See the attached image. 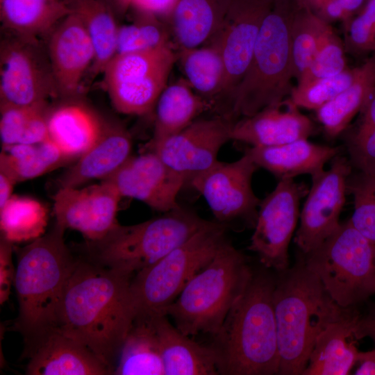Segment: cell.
Here are the masks:
<instances>
[{
    "label": "cell",
    "mask_w": 375,
    "mask_h": 375,
    "mask_svg": "<svg viewBox=\"0 0 375 375\" xmlns=\"http://www.w3.org/2000/svg\"><path fill=\"white\" fill-rule=\"evenodd\" d=\"M273 293L281 375H302L319 335L353 312L340 306L300 257L278 272Z\"/></svg>",
    "instance_id": "obj_2"
},
{
    "label": "cell",
    "mask_w": 375,
    "mask_h": 375,
    "mask_svg": "<svg viewBox=\"0 0 375 375\" xmlns=\"http://www.w3.org/2000/svg\"><path fill=\"white\" fill-rule=\"evenodd\" d=\"M354 372L356 375H375V348L367 351H359L357 354Z\"/></svg>",
    "instance_id": "obj_49"
},
{
    "label": "cell",
    "mask_w": 375,
    "mask_h": 375,
    "mask_svg": "<svg viewBox=\"0 0 375 375\" xmlns=\"http://www.w3.org/2000/svg\"><path fill=\"white\" fill-rule=\"evenodd\" d=\"M47 222L48 210L33 198L12 195L0 208L1 237L12 243L38 238Z\"/></svg>",
    "instance_id": "obj_35"
},
{
    "label": "cell",
    "mask_w": 375,
    "mask_h": 375,
    "mask_svg": "<svg viewBox=\"0 0 375 375\" xmlns=\"http://www.w3.org/2000/svg\"><path fill=\"white\" fill-rule=\"evenodd\" d=\"M77 15L91 40L94 60L92 75L103 73L117 53L119 25L117 12L110 0H65Z\"/></svg>",
    "instance_id": "obj_29"
},
{
    "label": "cell",
    "mask_w": 375,
    "mask_h": 375,
    "mask_svg": "<svg viewBox=\"0 0 375 375\" xmlns=\"http://www.w3.org/2000/svg\"><path fill=\"white\" fill-rule=\"evenodd\" d=\"M176 60L172 43L116 54L102 73L103 85L114 108L126 115L150 112L167 85Z\"/></svg>",
    "instance_id": "obj_10"
},
{
    "label": "cell",
    "mask_w": 375,
    "mask_h": 375,
    "mask_svg": "<svg viewBox=\"0 0 375 375\" xmlns=\"http://www.w3.org/2000/svg\"><path fill=\"white\" fill-rule=\"evenodd\" d=\"M58 99L43 40L1 28L0 105L31 106Z\"/></svg>",
    "instance_id": "obj_11"
},
{
    "label": "cell",
    "mask_w": 375,
    "mask_h": 375,
    "mask_svg": "<svg viewBox=\"0 0 375 375\" xmlns=\"http://www.w3.org/2000/svg\"><path fill=\"white\" fill-rule=\"evenodd\" d=\"M28 375H108L112 372L85 345L56 328L25 353Z\"/></svg>",
    "instance_id": "obj_20"
},
{
    "label": "cell",
    "mask_w": 375,
    "mask_h": 375,
    "mask_svg": "<svg viewBox=\"0 0 375 375\" xmlns=\"http://www.w3.org/2000/svg\"><path fill=\"white\" fill-rule=\"evenodd\" d=\"M356 67L331 76L293 87L288 101L299 108L317 110L333 99L353 81Z\"/></svg>",
    "instance_id": "obj_40"
},
{
    "label": "cell",
    "mask_w": 375,
    "mask_h": 375,
    "mask_svg": "<svg viewBox=\"0 0 375 375\" xmlns=\"http://www.w3.org/2000/svg\"><path fill=\"white\" fill-rule=\"evenodd\" d=\"M72 162L49 138L38 144L1 146L0 172L16 183Z\"/></svg>",
    "instance_id": "obj_33"
},
{
    "label": "cell",
    "mask_w": 375,
    "mask_h": 375,
    "mask_svg": "<svg viewBox=\"0 0 375 375\" xmlns=\"http://www.w3.org/2000/svg\"><path fill=\"white\" fill-rule=\"evenodd\" d=\"M360 315H350L329 324L317 337L302 375H346L356 365L358 350L353 329Z\"/></svg>",
    "instance_id": "obj_27"
},
{
    "label": "cell",
    "mask_w": 375,
    "mask_h": 375,
    "mask_svg": "<svg viewBox=\"0 0 375 375\" xmlns=\"http://www.w3.org/2000/svg\"><path fill=\"white\" fill-rule=\"evenodd\" d=\"M177 0H128V9L153 14L167 20Z\"/></svg>",
    "instance_id": "obj_46"
},
{
    "label": "cell",
    "mask_w": 375,
    "mask_h": 375,
    "mask_svg": "<svg viewBox=\"0 0 375 375\" xmlns=\"http://www.w3.org/2000/svg\"><path fill=\"white\" fill-rule=\"evenodd\" d=\"M233 0H177L167 21L178 49L207 44L226 18Z\"/></svg>",
    "instance_id": "obj_26"
},
{
    "label": "cell",
    "mask_w": 375,
    "mask_h": 375,
    "mask_svg": "<svg viewBox=\"0 0 375 375\" xmlns=\"http://www.w3.org/2000/svg\"><path fill=\"white\" fill-rule=\"evenodd\" d=\"M58 99L81 98L83 83L94 60V51L82 22L72 11L44 39Z\"/></svg>",
    "instance_id": "obj_19"
},
{
    "label": "cell",
    "mask_w": 375,
    "mask_h": 375,
    "mask_svg": "<svg viewBox=\"0 0 375 375\" xmlns=\"http://www.w3.org/2000/svg\"><path fill=\"white\" fill-rule=\"evenodd\" d=\"M258 1L268 3H272L274 1V0H258Z\"/></svg>",
    "instance_id": "obj_52"
},
{
    "label": "cell",
    "mask_w": 375,
    "mask_h": 375,
    "mask_svg": "<svg viewBox=\"0 0 375 375\" xmlns=\"http://www.w3.org/2000/svg\"><path fill=\"white\" fill-rule=\"evenodd\" d=\"M122 198L106 181L84 188H58L53 197L56 222L80 232L88 241L98 240L119 224L117 212Z\"/></svg>",
    "instance_id": "obj_17"
},
{
    "label": "cell",
    "mask_w": 375,
    "mask_h": 375,
    "mask_svg": "<svg viewBox=\"0 0 375 375\" xmlns=\"http://www.w3.org/2000/svg\"><path fill=\"white\" fill-rule=\"evenodd\" d=\"M304 256L307 267L340 306L355 308L375 293V244L349 219Z\"/></svg>",
    "instance_id": "obj_9"
},
{
    "label": "cell",
    "mask_w": 375,
    "mask_h": 375,
    "mask_svg": "<svg viewBox=\"0 0 375 375\" xmlns=\"http://www.w3.org/2000/svg\"><path fill=\"white\" fill-rule=\"evenodd\" d=\"M253 273L244 254L226 240L166 309L165 315L187 335L215 336Z\"/></svg>",
    "instance_id": "obj_5"
},
{
    "label": "cell",
    "mask_w": 375,
    "mask_h": 375,
    "mask_svg": "<svg viewBox=\"0 0 375 375\" xmlns=\"http://www.w3.org/2000/svg\"><path fill=\"white\" fill-rule=\"evenodd\" d=\"M308 192L294 178L281 179L260 201L249 249L265 267L277 272L289 267L288 248L300 216V201Z\"/></svg>",
    "instance_id": "obj_13"
},
{
    "label": "cell",
    "mask_w": 375,
    "mask_h": 375,
    "mask_svg": "<svg viewBox=\"0 0 375 375\" xmlns=\"http://www.w3.org/2000/svg\"><path fill=\"white\" fill-rule=\"evenodd\" d=\"M294 0H274L263 18L252 58L236 93L233 118L249 117L281 105L294 78L290 30Z\"/></svg>",
    "instance_id": "obj_6"
},
{
    "label": "cell",
    "mask_w": 375,
    "mask_h": 375,
    "mask_svg": "<svg viewBox=\"0 0 375 375\" xmlns=\"http://www.w3.org/2000/svg\"><path fill=\"white\" fill-rule=\"evenodd\" d=\"M131 133L119 122L109 119L97 141L58 178L60 188H78L113 174L131 156Z\"/></svg>",
    "instance_id": "obj_22"
},
{
    "label": "cell",
    "mask_w": 375,
    "mask_h": 375,
    "mask_svg": "<svg viewBox=\"0 0 375 375\" xmlns=\"http://www.w3.org/2000/svg\"><path fill=\"white\" fill-rule=\"evenodd\" d=\"M272 4L258 0H233L222 27L208 42L218 47L224 67L221 93L213 110L217 115L234 120L236 93L249 67L263 18Z\"/></svg>",
    "instance_id": "obj_12"
},
{
    "label": "cell",
    "mask_w": 375,
    "mask_h": 375,
    "mask_svg": "<svg viewBox=\"0 0 375 375\" xmlns=\"http://www.w3.org/2000/svg\"><path fill=\"white\" fill-rule=\"evenodd\" d=\"M347 192L353 199V212L349 219L351 224L375 244V172L351 173L347 181Z\"/></svg>",
    "instance_id": "obj_39"
},
{
    "label": "cell",
    "mask_w": 375,
    "mask_h": 375,
    "mask_svg": "<svg viewBox=\"0 0 375 375\" xmlns=\"http://www.w3.org/2000/svg\"><path fill=\"white\" fill-rule=\"evenodd\" d=\"M106 121L81 98L59 99L49 108V138L75 162L99 138Z\"/></svg>",
    "instance_id": "obj_23"
},
{
    "label": "cell",
    "mask_w": 375,
    "mask_h": 375,
    "mask_svg": "<svg viewBox=\"0 0 375 375\" xmlns=\"http://www.w3.org/2000/svg\"><path fill=\"white\" fill-rule=\"evenodd\" d=\"M344 40L331 26L320 41L311 62L303 72L297 85L336 75L348 68Z\"/></svg>",
    "instance_id": "obj_41"
},
{
    "label": "cell",
    "mask_w": 375,
    "mask_h": 375,
    "mask_svg": "<svg viewBox=\"0 0 375 375\" xmlns=\"http://www.w3.org/2000/svg\"><path fill=\"white\" fill-rule=\"evenodd\" d=\"M49 103L31 106L0 105L1 146L38 144L49 139Z\"/></svg>",
    "instance_id": "obj_36"
},
{
    "label": "cell",
    "mask_w": 375,
    "mask_h": 375,
    "mask_svg": "<svg viewBox=\"0 0 375 375\" xmlns=\"http://www.w3.org/2000/svg\"><path fill=\"white\" fill-rule=\"evenodd\" d=\"M331 26V24L296 5L290 36L294 77L297 81L311 62L321 40Z\"/></svg>",
    "instance_id": "obj_37"
},
{
    "label": "cell",
    "mask_w": 375,
    "mask_h": 375,
    "mask_svg": "<svg viewBox=\"0 0 375 375\" xmlns=\"http://www.w3.org/2000/svg\"><path fill=\"white\" fill-rule=\"evenodd\" d=\"M65 230L55 222L17 251L14 285L19 312L14 329L23 336L24 353L58 327L64 291L77 262L65 242Z\"/></svg>",
    "instance_id": "obj_3"
},
{
    "label": "cell",
    "mask_w": 375,
    "mask_h": 375,
    "mask_svg": "<svg viewBox=\"0 0 375 375\" xmlns=\"http://www.w3.org/2000/svg\"><path fill=\"white\" fill-rule=\"evenodd\" d=\"M185 80L214 110L221 93L224 67L218 47L208 43L196 48L179 49L177 54Z\"/></svg>",
    "instance_id": "obj_34"
},
{
    "label": "cell",
    "mask_w": 375,
    "mask_h": 375,
    "mask_svg": "<svg viewBox=\"0 0 375 375\" xmlns=\"http://www.w3.org/2000/svg\"><path fill=\"white\" fill-rule=\"evenodd\" d=\"M347 53L362 56L372 52L375 42V0H367L344 29Z\"/></svg>",
    "instance_id": "obj_42"
},
{
    "label": "cell",
    "mask_w": 375,
    "mask_h": 375,
    "mask_svg": "<svg viewBox=\"0 0 375 375\" xmlns=\"http://www.w3.org/2000/svg\"><path fill=\"white\" fill-rule=\"evenodd\" d=\"M153 138L150 142L163 140L177 134L206 110L211 104L194 92L185 78L167 85L155 106Z\"/></svg>",
    "instance_id": "obj_28"
},
{
    "label": "cell",
    "mask_w": 375,
    "mask_h": 375,
    "mask_svg": "<svg viewBox=\"0 0 375 375\" xmlns=\"http://www.w3.org/2000/svg\"><path fill=\"white\" fill-rule=\"evenodd\" d=\"M210 222L180 207L137 224H118L102 238L87 240L84 258L134 275L158 261Z\"/></svg>",
    "instance_id": "obj_7"
},
{
    "label": "cell",
    "mask_w": 375,
    "mask_h": 375,
    "mask_svg": "<svg viewBox=\"0 0 375 375\" xmlns=\"http://www.w3.org/2000/svg\"><path fill=\"white\" fill-rule=\"evenodd\" d=\"M16 183L4 173L0 172V208L3 207L13 195Z\"/></svg>",
    "instance_id": "obj_50"
},
{
    "label": "cell",
    "mask_w": 375,
    "mask_h": 375,
    "mask_svg": "<svg viewBox=\"0 0 375 375\" xmlns=\"http://www.w3.org/2000/svg\"><path fill=\"white\" fill-rule=\"evenodd\" d=\"M353 333L356 340L367 337L375 342V304H372L365 314H360Z\"/></svg>",
    "instance_id": "obj_48"
},
{
    "label": "cell",
    "mask_w": 375,
    "mask_h": 375,
    "mask_svg": "<svg viewBox=\"0 0 375 375\" xmlns=\"http://www.w3.org/2000/svg\"><path fill=\"white\" fill-rule=\"evenodd\" d=\"M114 374L164 375L159 340L152 317L133 319Z\"/></svg>",
    "instance_id": "obj_32"
},
{
    "label": "cell",
    "mask_w": 375,
    "mask_h": 375,
    "mask_svg": "<svg viewBox=\"0 0 375 375\" xmlns=\"http://www.w3.org/2000/svg\"><path fill=\"white\" fill-rule=\"evenodd\" d=\"M159 340L164 375H218L212 347L200 344L170 323L167 315L152 317Z\"/></svg>",
    "instance_id": "obj_25"
},
{
    "label": "cell",
    "mask_w": 375,
    "mask_h": 375,
    "mask_svg": "<svg viewBox=\"0 0 375 375\" xmlns=\"http://www.w3.org/2000/svg\"><path fill=\"white\" fill-rule=\"evenodd\" d=\"M117 14H124L128 10V0H110Z\"/></svg>",
    "instance_id": "obj_51"
},
{
    "label": "cell",
    "mask_w": 375,
    "mask_h": 375,
    "mask_svg": "<svg viewBox=\"0 0 375 375\" xmlns=\"http://www.w3.org/2000/svg\"><path fill=\"white\" fill-rule=\"evenodd\" d=\"M235 121L216 115L196 119L185 129L156 142H149V151L156 153L187 182L217 162L221 148L231 140Z\"/></svg>",
    "instance_id": "obj_16"
},
{
    "label": "cell",
    "mask_w": 375,
    "mask_h": 375,
    "mask_svg": "<svg viewBox=\"0 0 375 375\" xmlns=\"http://www.w3.org/2000/svg\"><path fill=\"white\" fill-rule=\"evenodd\" d=\"M226 225L210 222L186 242L131 278L129 296L136 317L165 315L188 283L226 240Z\"/></svg>",
    "instance_id": "obj_8"
},
{
    "label": "cell",
    "mask_w": 375,
    "mask_h": 375,
    "mask_svg": "<svg viewBox=\"0 0 375 375\" xmlns=\"http://www.w3.org/2000/svg\"><path fill=\"white\" fill-rule=\"evenodd\" d=\"M375 51V42L374 44V46L372 47V52Z\"/></svg>",
    "instance_id": "obj_53"
},
{
    "label": "cell",
    "mask_w": 375,
    "mask_h": 375,
    "mask_svg": "<svg viewBox=\"0 0 375 375\" xmlns=\"http://www.w3.org/2000/svg\"><path fill=\"white\" fill-rule=\"evenodd\" d=\"M360 66L352 83L333 99L315 110L326 134L335 138L342 133L360 113L375 86V51Z\"/></svg>",
    "instance_id": "obj_31"
},
{
    "label": "cell",
    "mask_w": 375,
    "mask_h": 375,
    "mask_svg": "<svg viewBox=\"0 0 375 375\" xmlns=\"http://www.w3.org/2000/svg\"><path fill=\"white\" fill-rule=\"evenodd\" d=\"M133 21L119 26L116 54L142 51L172 43L167 24L158 17L132 9Z\"/></svg>",
    "instance_id": "obj_38"
},
{
    "label": "cell",
    "mask_w": 375,
    "mask_h": 375,
    "mask_svg": "<svg viewBox=\"0 0 375 375\" xmlns=\"http://www.w3.org/2000/svg\"><path fill=\"white\" fill-rule=\"evenodd\" d=\"M351 173L349 160L338 155L329 169L311 176V187L300 212V225L294 237L302 254L317 247L339 226Z\"/></svg>",
    "instance_id": "obj_15"
},
{
    "label": "cell",
    "mask_w": 375,
    "mask_h": 375,
    "mask_svg": "<svg viewBox=\"0 0 375 375\" xmlns=\"http://www.w3.org/2000/svg\"><path fill=\"white\" fill-rule=\"evenodd\" d=\"M276 278L253 273L212 345L223 375L278 374L279 352L273 293Z\"/></svg>",
    "instance_id": "obj_4"
},
{
    "label": "cell",
    "mask_w": 375,
    "mask_h": 375,
    "mask_svg": "<svg viewBox=\"0 0 375 375\" xmlns=\"http://www.w3.org/2000/svg\"><path fill=\"white\" fill-rule=\"evenodd\" d=\"M367 0H294L296 5L332 24L340 21L345 29Z\"/></svg>",
    "instance_id": "obj_43"
},
{
    "label": "cell",
    "mask_w": 375,
    "mask_h": 375,
    "mask_svg": "<svg viewBox=\"0 0 375 375\" xmlns=\"http://www.w3.org/2000/svg\"><path fill=\"white\" fill-rule=\"evenodd\" d=\"M133 276L77 258L60 306L57 328L85 345L112 374L135 317Z\"/></svg>",
    "instance_id": "obj_1"
},
{
    "label": "cell",
    "mask_w": 375,
    "mask_h": 375,
    "mask_svg": "<svg viewBox=\"0 0 375 375\" xmlns=\"http://www.w3.org/2000/svg\"><path fill=\"white\" fill-rule=\"evenodd\" d=\"M112 185L122 197L144 202L162 212L181 206L177 197L186 178L176 172L153 152L131 156L108 178L101 181Z\"/></svg>",
    "instance_id": "obj_18"
},
{
    "label": "cell",
    "mask_w": 375,
    "mask_h": 375,
    "mask_svg": "<svg viewBox=\"0 0 375 375\" xmlns=\"http://www.w3.org/2000/svg\"><path fill=\"white\" fill-rule=\"evenodd\" d=\"M13 243L1 237L0 241V303L8 301L14 285L15 270L12 263Z\"/></svg>",
    "instance_id": "obj_45"
},
{
    "label": "cell",
    "mask_w": 375,
    "mask_h": 375,
    "mask_svg": "<svg viewBox=\"0 0 375 375\" xmlns=\"http://www.w3.org/2000/svg\"><path fill=\"white\" fill-rule=\"evenodd\" d=\"M70 12L65 0H0L1 28L43 40Z\"/></svg>",
    "instance_id": "obj_30"
},
{
    "label": "cell",
    "mask_w": 375,
    "mask_h": 375,
    "mask_svg": "<svg viewBox=\"0 0 375 375\" xmlns=\"http://www.w3.org/2000/svg\"><path fill=\"white\" fill-rule=\"evenodd\" d=\"M349 162L358 172H375V130L353 133L347 142Z\"/></svg>",
    "instance_id": "obj_44"
},
{
    "label": "cell",
    "mask_w": 375,
    "mask_h": 375,
    "mask_svg": "<svg viewBox=\"0 0 375 375\" xmlns=\"http://www.w3.org/2000/svg\"><path fill=\"white\" fill-rule=\"evenodd\" d=\"M258 168L244 152L231 162L218 160L189 182L204 197L217 222L225 225L242 220L254 226L260 200L253 190L251 181Z\"/></svg>",
    "instance_id": "obj_14"
},
{
    "label": "cell",
    "mask_w": 375,
    "mask_h": 375,
    "mask_svg": "<svg viewBox=\"0 0 375 375\" xmlns=\"http://www.w3.org/2000/svg\"><path fill=\"white\" fill-rule=\"evenodd\" d=\"M360 119L354 133L362 134L375 130V86L360 112Z\"/></svg>",
    "instance_id": "obj_47"
},
{
    "label": "cell",
    "mask_w": 375,
    "mask_h": 375,
    "mask_svg": "<svg viewBox=\"0 0 375 375\" xmlns=\"http://www.w3.org/2000/svg\"><path fill=\"white\" fill-rule=\"evenodd\" d=\"M288 99L235 122L231 140L251 147H272L308 139L315 131L311 119Z\"/></svg>",
    "instance_id": "obj_21"
},
{
    "label": "cell",
    "mask_w": 375,
    "mask_h": 375,
    "mask_svg": "<svg viewBox=\"0 0 375 375\" xmlns=\"http://www.w3.org/2000/svg\"><path fill=\"white\" fill-rule=\"evenodd\" d=\"M340 149L315 144L301 139L272 147H251L248 153L258 167L273 174L279 180L313 174L339 155Z\"/></svg>",
    "instance_id": "obj_24"
}]
</instances>
